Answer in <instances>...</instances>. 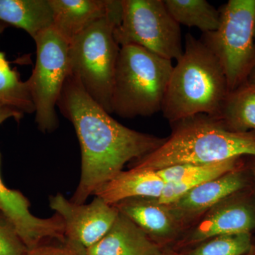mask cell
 I'll return each instance as SVG.
<instances>
[{
	"label": "cell",
	"mask_w": 255,
	"mask_h": 255,
	"mask_svg": "<svg viewBox=\"0 0 255 255\" xmlns=\"http://www.w3.org/2000/svg\"><path fill=\"white\" fill-rule=\"evenodd\" d=\"M6 25L0 22V35ZM0 106L21 113L32 114L35 107L27 81L20 80L17 72L10 68L5 54L0 51Z\"/></svg>",
	"instance_id": "cell-21"
},
{
	"label": "cell",
	"mask_w": 255,
	"mask_h": 255,
	"mask_svg": "<svg viewBox=\"0 0 255 255\" xmlns=\"http://www.w3.org/2000/svg\"><path fill=\"white\" fill-rule=\"evenodd\" d=\"M49 206L63 220V245L81 255L103 238L119 213L115 206L98 196L90 204H79L57 194L50 196Z\"/></svg>",
	"instance_id": "cell-9"
},
{
	"label": "cell",
	"mask_w": 255,
	"mask_h": 255,
	"mask_svg": "<svg viewBox=\"0 0 255 255\" xmlns=\"http://www.w3.org/2000/svg\"><path fill=\"white\" fill-rule=\"evenodd\" d=\"M252 248L251 233L224 235L196 245L185 255H246Z\"/></svg>",
	"instance_id": "cell-22"
},
{
	"label": "cell",
	"mask_w": 255,
	"mask_h": 255,
	"mask_svg": "<svg viewBox=\"0 0 255 255\" xmlns=\"http://www.w3.org/2000/svg\"><path fill=\"white\" fill-rule=\"evenodd\" d=\"M53 28L69 43L99 20L109 16L120 0H49Z\"/></svg>",
	"instance_id": "cell-14"
},
{
	"label": "cell",
	"mask_w": 255,
	"mask_h": 255,
	"mask_svg": "<svg viewBox=\"0 0 255 255\" xmlns=\"http://www.w3.org/2000/svg\"><path fill=\"white\" fill-rule=\"evenodd\" d=\"M3 218H4V217H3L2 215H1V213H0V220L2 219H3Z\"/></svg>",
	"instance_id": "cell-27"
},
{
	"label": "cell",
	"mask_w": 255,
	"mask_h": 255,
	"mask_svg": "<svg viewBox=\"0 0 255 255\" xmlns=\"http://www.w3.org/2000/svg\"><path fill=\"white\" fill-rule=\"evenodd\" d=\"M170 136L156 150L134 161L132 168L159 170L184 164H206L255 156V132L226 128L214 117L197 114L171 124Z\"/></svg>",
	"instance_id": "cell-2"
},
{
	"label": "cell",
	"mask_w": 255,
	"mask_h": 255,
	"mask_svg": "<svg viewBox=\"0 0 255 255\" xmlns=\"http://www.w3.org/2000/svg\"><path fill=\"white\" fill-rule=\"evenodd\" d=\"M23 114L9 107L0 106V125L7 119L18 121ZM29 201L18 191L5 186L0 175V213L12 225L28 251L41 246L43 241L55 239L65 242L63 220L58 215L41 219L31 214Z\"/></svg>",
	"instance_id": "cell-10"
},
{
	"label": "cell",
	"mask_w": 255,
	"mask_h": 255,
	"mask_svg": "<svg viewBox=\"0 0 255 255\" xmlns=\"http://www.w3.org/2000/svg\"><path fill=\"white\" fill-rule=\"evenodd\" d=\"M239 159L206 164H177L156 170L166 184L160 196L151 199L162 205H170L194 187L238 169Z\"/></svg>",
	"instance_id": "cell-13"
},
{
	"label": "cell",
	"mask_w": 255,
	"mask_h": 255,
	"mask_svg": "<svg viewBox=\"0 0 255 255\" xmlns=\"http://www.w3.org/2000/svg\"><path fill=\"white\" fill-rule=\"evenodd\" d=\"M216 118L232 131L255 130V87L245 83L229 92Z\"/></svg>",
	"instance_id": "cell-19"
},
{
	"label": "cell",
	"mask_w": 255,
	"mask_h": 255,
	"mask_svg": "<svg viewBox=\"0 0 255 255\" xmlns=\"http://www.w3.org/2000/svg\"><path fill=\"white\" fill-rule=\"evenodd\" d=\"M253 174H254V177H255V165L254 166V167H253Z\"/></svg>",
	"instance_id": "cell-26"
},
{
	"label": "cell",
	"mask_w": 255,
	"mask_h": 255,
	"mask_svg": "<svg viewBox=\"0 0 255 255\" xmlns=\"http://www.w3.org/2000/svg\"><path fill=\"white\" fill-rule=\"evenodd\" d=\"M57 107L73 124L81 147V177L70 199L75 204H85L89 196L124 171L126 164L148 155L165 140L119 123L72 73Z\"/></svg>",
	"instance_id": "cell-1"
},
{
	"label": "cell",
	"mask_w": 255,
	"mask_h": 255,
	"mask_svg": "<svg viewBox=\"0 0 255 255\" xmlns=\"http://www.w3.org/2000/svg\"><path fill=\"white\" fill-rule=\"evenodd\" d=\"M172 60L135 45L121 46L112 94V113L122 118L162 112L173 70Z\"/></svg>",
	"instance_id": "cell-4"
},
{
	"label": "cell",
	"mask_w": 255,
	"mask_h": 255,
	"mask_svg": "<svg viewBox=\"0 0 255 255\" xmlns=\"http://www.w3.org/2000/svg\"><path fill=\"white\" fill-rule=\"evenodd\" d=\"M165 184L156 171L131 168L122 171L101 187L94 196H98L111 205L132 198L157 199L162 194Z\"/></svg>",
	"instance_id": "cell-17"
},
{
	"label": "cell",
	"mask_w": 255,
	"mask_h": 255,
	"mask_svg": "<svg viewBox=\"0 0 255 255\" xmlns=\"http://www.w3.org/2000/svg\"><path fill=\"white\" fill-rule=\"evenodd\" d=\"M246 83H248V85H252V86L255 87V64L253 69H252L249 75H248Z\"/></svg>",
	"instance_id": "cell-25"
},
{
	"label": "cell",
	"mask_w": 255,
	"mask_h": 255,
	"mask_svg": "<svg viewBox=\"0 0 255 255\" xmlns=\"http://www.w3.org/2000/svg\"><path fill=\"white\" fill-rule=\"evenodd\" d=\"M0 22L21 28L33 40L53 27L49 0H0Z\"/></svg>",
	"instance_id": "cell-18"
},
{
	"label": "cell",
	"mask_w": 255,
	"mask_h": 255,
	"mask_svg": "<svg viewBox=\"0 0 255 255\" xmlns=\"http://www.w3.org/2000/svg\"><path fill=\"white\" fill-rule=\"evenodd\" d=\"M34 41L36 65L27 82L37 125L46 133L54 131L59 124L55 107L65 82L72 73L70 43L53 27L38 35Z\"/></svg>",
	"instance_id": "cell-8"
},
{
	"label": "cell",
	"mask_w": 255,
	"mask_h": 255,
	"mask_svg": "<svg viewBox=\"0 0 255 255\" xmlns=\"http://www.w3.org/2000/svg\"><path fill=\"white\" fill-rule=\"evenodd\" d=\"M247 185L244 172L239 168L203 183L167 206L178 222L184 225L204 216L211 208Z\"/></svg>",
	"instance_id": "cell-12"
},
{
	"label": "cell",
	"mask_w": 255,
	"mask_h": 255,
	"mask_svg": "<svg viewBox=\"0 0 255 255\" xmlns=\"http://www.w3.org/2000/svg\"><path fill=\"white\" fill-rule=\"evenodd\" d=\"M248 255H253V250H252V251L249 253V254H248Z\"/></svg>",
	"instance_id": "cell-30"
},
{
	"label": "cell",
	"mask_w": 255,
	"mask_h": 255,
	"mask_svg": "<svg viewBox=\"0 0 255 255\" xmlns=\"http://www.w3.org/2000/svg\"><path fill=\"white\" fill-rule=\"evenodd\" d=\"M162 255H174V254H164V253H163V254H162Z\"/></svg>",
	"instance_id": "cell-29"
},
{
	"label": "cell",
	"mask_w": 255,
	"mask_h": 255,
	"mask_svg": "<svg viewBox=\"0 0 255 255\" xmlns=\"http://www.w3.org/2000/svg\"><path fill=\"white\" fill-rule=\"evenodd\" d=\"M173 67L162 112L170 124L197 114L216 117L229 93L219 60L189 33L184 53Z\"/></svg>",
	"instance_id": "cell-3"
},
{
	"label": "cell",
	"mask_w": 255,
	"mask_h": 255,
	"mask_svg": "<svg viewBox=\"0 0 255 255\" xmlns=\"http://www.w3.org/2000/svg\"><path fill=\"white\" fill-rule=\"evenodd\" d=\"M114 206L160 246L177 236L183 228L167 206L149 198H132Z\"/></svg>",
	"instance_id": "cell-16"
},
{
	"label": "cell",
	"mask_w": 255,
	"mask_h": 255,
	"mask_svg": "<svg viewBox=\"0 0 255 255\" xmlns=\"http://www.w3.org/2000/svg\"><path fill=\"white\" fill-rule=\"evenodd\" d=\"M26 255H81L70 248L63 246H41L28 251Z\"/></svg>",
	"instance_id": "cell-24"
},
{
	"label": "cell",
	"mask_w": 255,
	"mask_h": 255,
	"mask_svg": "<svg viewBox=\"0 0 255 255\" xmlns=\"http://www.w3.org/2000/svg\"><path fill=\"white\" fill-rule=\"evenodd\" d=\"M164 2L179 25L199 28L203 33L219 28L220 11L206 0H164Z\"/></svg>",
	"instance_id": "cell-20"
},
{
	"label": "cell",
	"mask_w": 255,
	"mask_h": 255,
	"mask_svg": "<svg viewBox=\"0 0 255 255\" xmlns=\"http://www.w3.org/2000/svg\"><path fill=\"white\" fill-rule=\"evenodd\" d=\"M122 0L109 16L99 20L70 43L72 74L104 110L112 114V94L121 46L114 31L120 23Z\"/></svg>",
	"instance_id": "cell-5"
},
{
	"label": "cell",
	"mask_w": 255,
	"mask_h": 255,
	"mask_svg": "<svg viewBox=\"0 0 255 255\" xmlns=\"http://www.w3.org/2000/svg\"><path fill=\"white\" fill-rule=\"evenodd\" d=\"M162 254L160 245L151 239L141 228L120 212L103 238L85 253V255Z\"/></svg>",
	"instance_id": "cell-15"
},
{
	"label": "cell",
	"mask_w": 255,
	"mask_h": 255,
	"mask_svg": "<svg viewBox=\"0 0 255 255\" xmlns=\"http://www.w3.org/2000/svg\"></svg>",
	"instance_id": "cell-31"
},
{
	"label": "cell",
	"mask_w": 255,
	"mask_h": 255,
	"mask_svg": "<svg viewBox=\"0 0 255 255\" xmlns=\"http://www.w3.org/2000/svg\"><path fill=\"white\" fill-rule=\"evenodd\" d=\"M28 250L11 223L0 220V255H26Z\"/></svg>",
	"instance_id": "cell-23"
},
{
	"label": "cell",
	"mask_w": 255,
	"mask_h": 255,
	"mask_svg": "<svg viewBox=\"0 0 255 255\" xmlns=\"http://www.w3.org/2000/svg\"><path fill=\"white\" fill-rule=\"evenodd\" d=\"M253 255H255V248L254 250H253Z\"/></svg>",
	"instance_id": "cell-28"
},
{
	"label": "cell",
	"mask_w": 255,
	"mask_h": 255,
	"mask_svg": "<svg viewBox=\"0 0 255 255\" xmlns=\"http://www.w3.org/2000/svg\"><path fill=\"white\" fill-rule=\"evenodd\" d=\"M219 11V28L201 41L219 60L231 92L246 83L255 64V0H230Z\"/></svg>",
	"instance_id": "cell-6"
},
{
	"label": "cell",
	"mask_w": 255,
	"mask_h": 255,
	"mask_svg": "<svg viewBox=\"0 0 255 255\" xmlns=\"http://www.w3.org/2000/svg\"><path fill=\"white\" fill-rule=\"evenodd\" d=\"M122 19L114 31L119 46L135 45L170 60L181 58L180 25L164 0H122Z\"/></svg>",
	"instance_id": "cell-7"
},
{
	"label": "cell",
	"mask_w": 255,
	"mask_h": 255,
	"mask_svg": "<svg viewBox=\"0 0 255 255\" xmlns=\"http://www.w3.org/2000/svg\"><path fill=\"white\" fill-rule=\"evenodd\" d=\"M235 195L228 196L209 210L181 241V246H195L216 236L251 233L255 229V204L249 199Z\"/></svg>",
	"instance_id": "cell-11"
}]
</instances>
